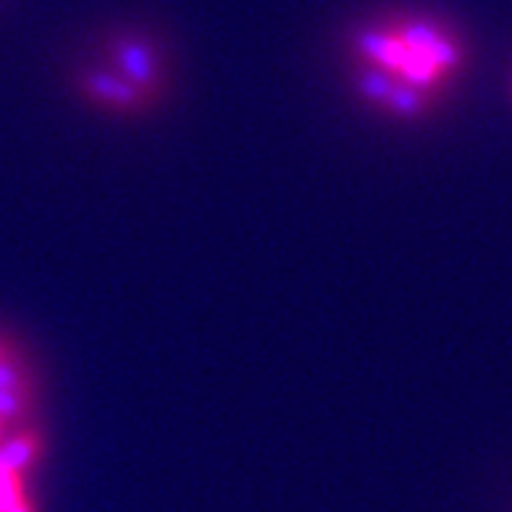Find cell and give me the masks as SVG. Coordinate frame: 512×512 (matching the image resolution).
<instances>
[{"label": "cell", "mask_w": 512, "mask_h": 512, "mask_svg": "<svg viewBox=\"0 0 512 512\" xmlns=\"http://www.w3.org/2000/svg\"><path fill=\"white\" fill-rule=\"evenodd\" d=\"M348 53L353 68L382 74L432 100H439L465 63L460 34L421 11H387L358 24L348 37Z\"/></svg>", "instance_id": "obj_1"}, {"label": "cell", "mask_w": 512, "mask_h": 512, "mask_svg": "<svg viewBox=\"0 0 512 512\" xmlns=\"http://www.w3.org/2000/svg\"><path fill=\"white\" fill-rule=\"evenodd\" d=\"M97 63L121 76L131 87L157 100L168 89L165 53L152 34L142 29H113L97 48Z\"/></svg>", "instance_id": "obj_2"}, {"label": "cell", "mask_w": 512, "mask_h": 512, "mask_svg": "<svg viewBox=\"0 0 512 512\" xmlns=\"http://www.w3.org/2000/svg\"><path fill=\"white\" fill-rule=\"evenodd\" d=\"M76 89L95 108L110 110V113H147L155 105V100H149L144 92L131 87L128 81H123L121 76H115L113 71H108L100 63H89V66L79 68Z\"/></svg>", "instance_id": "obj_3"}, {"label": "cell", "mask_w": 512, "mask_h": 512, "mask_svg": "<svg viewBox=\"0 0 512 512\" xmlns=\"http://www.w3.org/2000/svg\"><path fill=\"white\" fill-rule=\"evenodd\" d=\"M34 405V379L21 351L0 358V424L24 421Z\"/></svg>", "instance_id": "obj_4"}, {"label": "cell", "mask_w": 512, "mask_h": 512, "mask_svg": "<svg viewBox=\"0 0 512 512\" xmlns=\"http://www.w3.org/2000/svg\"><path fill=\"white\" fill-rule=\"evenodd\" d=\"M14 351H19V348H16V345L11 343L8 337H0V358L11 356V353H14Z\"/></svg>", "instance_id": "obj_5"}, {"label": "cell", "mask_w": 512, "mask_h": 512, "mask_svg": "<svg viewBox=\"0 0 512 512\" xmlns=\"http://www.w3.org/2000/svg\"><path fill=\"white\" fill-rule=\"evenodd\" d=\"M8 512H34V507L29 505V499H24V502H19V505H16L14 510H8Z\"/></svg>", "instance_id": "obj_6"}, {"label": "cell", "mask_w": 512, "mask_h": 512, "mask_svg": "<svg viewBox=\"0 0 512 512\" xmlns=\"http://www.w3.org/2000/svg\"><path fill=\"white\" fill-rule=\"evenodd\" d=\"M6 442V437H3V424H0V445Z\"/></svg>", "instance_id": "obj_7"}]
</instances>
